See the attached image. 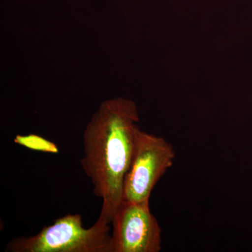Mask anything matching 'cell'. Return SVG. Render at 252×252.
Listing matches in <instances>:
<instances>
[{
	"label": "cell",
	"instance_id": "cell-1",
	"mask_svg": "<svg viewBox=\"0 0 252 252\" xmlns=\"http://www.w3.org/2000/svg\"><path fill=\"white\" fill-rule=\"evenodd\" d=\"M138 112L132 101H104L86 126L81 166L102 199L99 219L112 223L123 202L124 180L130 167L139 127Z\"/></svg>",
	"mask_w": 252,
	"mask_h": 252
},
{
	"label": "cell",
	"instance_id": "cell-2",
	"mask_svg": "<svg viewBox=\"0 0 252 252\" xmlns=\"http://www.w3.org/2000/svg\"><path fill=\"white\" fill-rule=\"evenodd\" d=\"M109 223L97 219L84 228L80 215H65L31 237L12 239L6 252H109Z\"/></svg>",
	"mask_w": 252,
	"mask_h": 252
},
{
	"label": "cell",
	"instance_id": "cell-3",
	"mask_svg": "<svg viewBox=\"0 0 252 252\" xmlns=\"http://www.w3.org/2000/svg\"><path fill=\"white\" fill-rule=\"evenodd\" d=\"M173 145L163 137L137 131L135 149L124 185L123 200L142 202L150 199L158 182L173 165Z\"/></svg>",
	"mask_w": 252,
	"mask_h": 252
},
{
	"label": "cell",
	"instance_id": "cell-4",
	"mask_svg": "<svg viewBox=\"0 0 252 252\" xmlns=\"http://www.w3.org/2000/svg\"><path fill=\"white\" fill-rule=\"evenodd\" d=\"M109 252H160L162 229L152 213L149 200H123L112 222Z\"/></svg>",
	"mask_w": 252,
	"mask_h": 252
},
{
	"label": "cell",
	"instance_id": "cell-5",
	"mask_svg": "<svg viewBox=\"0 0 252 252\" xmlns=\"http://www.w3.org/2000/svg\"><path fill=\"white\" fill-rule=\"evenodd\" d=\"M14 142L31 150L55 154L59 152V147L54 142L46 140L41 136L33 134L16 135L14 138Z\"/></svg>",
	"mask_w": 252,
	"mask_h": 252
}]
</instances>
